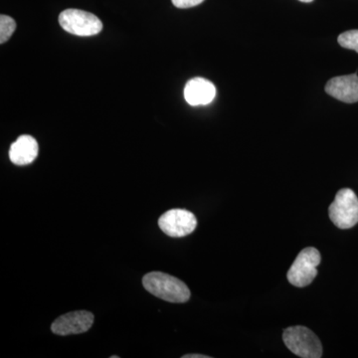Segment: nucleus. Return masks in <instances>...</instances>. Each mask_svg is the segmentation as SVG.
Here are the masks:
<instances>
[{
    "mask_svg": "<svg viewBox=\"0 0 358 358\" xmlns=\"http://www.w3.org/2000/svg\"><path fill=\"white\" fill-rule=\"evenodd\" d=\"M182 358H210L204 355H183Z\"/></svg>",
    "mask_w": 358,
    "mask_h": 358,
    "instance_id": "4468645a",
    "label": "nucleus"
},
{
    "mask_svg": "<svg viewBox=\"0 0 358 358\" xmlns=\"http://www.w3.org/2000/svg\"><path fill=\"white\" fill-rule=\"evenodd\" d=\"M216 88L204 78H193L185 85V98L190 106H206L213 102Z\"/></svg>",
    "mask_w": 358,
    "mask_h": 358,
    "instance_id": "1a4fd4ad",
    "label": "nucleus"
},
{
    "mask_svg": "<svg viewBox=\"0 0 358 358\" xmlns=\"http://www.w3.org/2000/svg\"><path fill=\"white\" fill-rule=\"evenodd\" d=\"M322 261L319 250L308 247L301 250L289 268L287 278L294 287L305 288L312 284L317 275V267Z\"/></svg>",
    "mask_w": 358,
    "mask_h": 358,
    "instance_id": "20e7f679",
    "label": "nucleus"
},
{
    "mask_svg": "<svg viewBox=\"0 0 358 358\" xmlns=\"http://www.w3.org/2000/svg\"><path fill=\"white\" fill-rule=\"evenodd\" d=\"M173 6L178 8H190L201 4L204 0H171Z\"/></svg>",
    "mask_w": 358,
    "mask_h": 358,
    "instance_id": "ddd939ff",
    "label": "nucleus"
},
{
    "mask_svg": "<svg viewBox=\"0 0 358 358\" xmlns=\"http://www.w3.org/2000/svg\"><path fill=\"white\" fill-rule=\"evenodd\" d=\"M119 357H117V355H114V357H110V358H117Z\"/></svg>",
    "mask_w": 358,
    "mask_h": 358,
    "instance_id": "dca6fc26",
    "label": "nucleus"
},
{
    "mask_svg": "<svg viewBox=\"0 0 358 358\" xmlns=\"http://www.w3.org/2000/svg\"><path fill=\"white\" fill-rule=\"evenodd\" d=\"M38 150L37 141L33 136L24 134L11 145L9 159L16 166H27L36 159Z\"/></svg>",
    "mask_w": 358,
    "mask_h": 358,
    "instance_id": "9d476101",
    "label": "nucleus"
},
{
    "mask_svg": "<svg viewBox=\"0 0 358 358\" xmlns=\"http://www.w3.org/2000/svg\"><path fill=\"white\" fill-rule=\"evenodd\" d=\"M326 92L329 96L341 102L348 103L358 102V76L357 73L329 80L326 85Z\"/></svg>",
    "mask_w": 358,
    "mask_h": 358,
    "instance_id": "6e6552de",
    "label": "nucleus"
},
{
    "mask_svg": "<svg viewBox=\"0 0 358 358\" xmlns=\"http://www.w3.org/2000/svg\"><path fill=\"white\" fill-rule=\"evenodd\" d=\"M282 341L294 355L301 358H320L322 345L319 338L306 327H288L282 334Z\"/></svg>",
    "mask_w": 358,
    "mask_h": 358,
    "instance_id": "f03ea898",
    "label": "nucleus"
},
{
    "mask_svg": "<svg viewBox=\"0 0 358 358\" xmlns=\"http://www.w3.org/2000/svg\"><path fill=\"white\" fill-rule=\"evenodd\" d=\"M331 222L339 229H350L358 223V199L350 188H343L336 193L329 208Z\"/></svg>",
    "mask_w": 358,
    "mask_h": 358,
    "instance_id": "7ed1b4c3",
    "label": "nucleus"
},
{
    "mask_svg": "<svg viewBox=\"0 0 358 358\" xmlns=\"http://www.w3.org/2000/svg\"><path fill=\"white\" fill-rule=\"evenodd\" d=\"M16 29V22L7 15L0 16V43L4 44L13 36Z\"/></svg>",
    "mask_w": 358,
    "mask_h": 358,
    "instance_id": "9b49d317",
    "label": "nucleus"
},
{
    "mask_svg": "<svg viewBox=\"0 0 358 358\" xmlns=\"http://www.w3.org/2000/svg\"><path fill=\"white\" fill-rule=\"evenodd\" d=\"M339 45L343 48L357 51L358 53V30H350L341 33L338 39Z\"/></svg>",
    "mask_w": 358,
    "mask_h": 358,
    "instance_id": "f8f14e48",
    "label": "nucleus"
},
{
    "mask_svg": "<svg viewBox=\"0 0 358 358\" xmlns=\"http://www.w3.org/2000/svg\"><path fill=\"white\" fill-rule=\"evenodd\" d=\"M143 285L148 293L169 303H183L190 299L185 282L166 273H148L143 278Z\"/></svg>",
    "mask_w": 358,
    "mask_h": 358,
    "instance_id": "f257e3e1",
    "label": "nucleus"
},
{
    "mask_svg": "<svg viewBox=\"0 0 358 358\" xmlns=\"http://www.w3.org/2000/svg\"><path fill=\"white\" fill-rule=\"evenodd\" d=\"M59 23L66 32L77 36H93L103 29L100 18L80 9H66L59 15Z\"/></svg>",
    "mask_w": 358,
    "mask_h": 358,
    "instance_id": "39448f33",
    "label": "nucleus"
},
{
    "mask_svg": "<svg viewBox=\"0 0 358 358\" xmlns=\"http://www.w3.org/2000/svg\"><path fill=\"white\" fill-rule=\"evenodd\" d=\"M301 2H306V3H310V2L313 1V0H300Z\"/></svg>",
    "mask_w": 358,
    "mask_h": 358,
    "instance_id": "2eb2a0df",
    "label": "nucleus"
},
{
    "mask_svg": "<svg viewBox=\"0 0 358 358\" xmlns=\"http://www.w3.org/2000/svg\"><path fill=\"white\" fill-rule=\"evenodd\" d=\"M159 226L167 236L185 237L196 229L197 219L185 209H171L160 216Z\"/></svg>",
    "mask_w": 358,
    "mask_h": 358,
    "instance_id": "423d86ee",
    "label": "nucleus"
},
{
    "mask_svg": "<svg viewBox=\"0 0 358 358\" xmlns=\"http://www.w3.org/2000/svg\"><path fill=\"white\" fill-rule=\"evenodd\" d=\"M94 322V315L87 310L65 313L52 324L51 329L58 336H71L86 333Z\"/></svg>",
    "mask_w": 358,
    "mask_h": 358,
    "instance_id": "0eeeda50",
    "label": "nucleus"
}]
</instances>
